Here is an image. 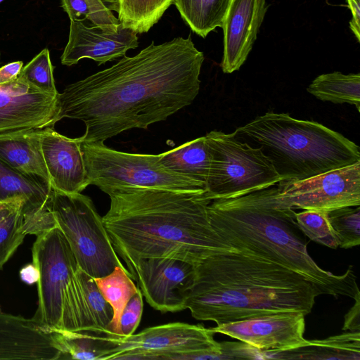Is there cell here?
<instances>
[{"label": "cell", "instance_id": "1", "mask_svg": "<svg viewBox=\"0 0 360 360\" xmlns=\"http://www.w3.org/2000/svg\"><path fill=\"white\" fill-rule=\"evenodd\" d=\"M204 60L191 37L152 41L136 55L68 85L58 96L56 122L82 121L86 130L79 139L92 143L146 129L193 103Z\"/></svg>", "mask_w": 360, "mask_h": 360}, {"label": "cell", "instance_id": "2", "mask_svg": "<svg viewBox=\"0 0 360 360\" xmlns=\"http://www.w3.org/2000/svg\"><path fill=\"white\" fill-rule=\"evenodd\" d=\"M105 193L110 205L103 224L134 280L141 259L172 258L195 266L213 254L235 250L210 223L212 200L205 191L129 186Z\"/></svg>", "mask_w": 360, "mask_h": 360}, {"label": "cell", "instance_id": "3", "mask_svg": "<svg viewBox=\"0 0 360 360\" xmlns=\"http://www.w3.org/2000/svg\"><path fill=\"white\" fill-rule=\"evenodd\" d=\"M320 295L297 272L233 250L213 254L195 266L185 306L194 319L219 325L288 311L307 316Z\"/></svg>", "mask_w": 360, "mask_h": 360}, {"label": "cell", "instance_id": "4", "mask_svg": "<svg viewBox=\"0 0 360 360\" xmlns=\"http://www.w3.org/2000/svg\"><path fill=\"white\" fill-rule=\"evenodd\" d=\"M208 214L214 229L232 249L297 272L321 294L353 299L359 294L351 266L343 274L335 275L321 268L309 255L295 209L281 199L278 186L213 200Z\"/></svg>", "mask_w": 360, "mask_h": 360}, {"label": "cell", "instance_id": "5", "mask_svg": "<svg viewBox=\"0 0 360 360\" xmlns=\"http://www.w3.org/2000/svg\"><path fill=\"white\" fill-rule=\"evenodd\" d=\"M259 148L283 181L303 180L360 162L359 147L315 121L268 112L233 132Z\"/></svg>", "mask_w": 360, "mask_h": 360}, {"label": "cell", "instance_id": "6", "mask_svg": "<svg viewBox=\"0 0 360 360\" xmlns=\"http://www.w3.org/2000/svg\"><path fill=\"white\" fill-rule=\"evenodd\" d=\"M205 136L210 154L205 192L212 200L241 196L282 181L260 149L241 142L233 132L214 130Z\"/></svg>", "mask_w": 360, "mask_h": 360}, {"label": "cell", "instance_id": "7", "mask_svg": "<svg viewBox=\"0 0 360 360\" xmlns=\"http://www.w3.org/2000/svg\"><path fill=\"white\" fill-rule=\"evenodd\" d=\"M51 210L82 271L95 278L107 276L116 266L126 268L89 197L52 189Z\"/></svg>", "mask_w": 360, "mask_h": 360}, {"label": "cell", "instance_id": "8", "mask_svg": "<svg viewBox=\"0 0 360 360\" xmlns=\"http://www.w3.org/2000/svg\"><path fill=\"white\" fill-rule=\"evenodd\" d=\"M89 184L105 193L121 187L204 191L202 184L166 169L160 155L115 150L104 143L82 142Z\"/></svg>", "mask_w": 360, "mask_h": 360}, {"label": "cell", "instance_id": "9", "mask_svg": "<svg viewBox=\"0 0 360 360\" xmlns=\"http://www.w3.org/2000/svg\"><path fill=\"white\" fill-rule=\"evenodd\" d=\"M215 333L212 328L181 322L127 336L110 333L115 347L105 360H221V344L214 340Z\"/></svg>", "mask_w": 360, "mask_h": 360}, {"label": "cell", "instance_id": "10", "mask_svg": "<svg viewBox=\"0 0 360 360\" xmlns=\"http://www.w3.org/2000/svg\"><path fill=\"white\" fill-rule=\"evenodd\" d=\"M32 252L33 264L39 274L38 307L33 319L60 329L64 296L79 266L57 226L37 236Z\"/></svg>", "mask_w": 360, "mask_h": 360}, {"label": "cell", "instance_id": "11", "mask_svg": "<svg viewBox=\"0 0 360 360\" xmlns=\"http://www.w3.org/2000/svg\"><path fill=\"white\" fill-rule=\"evenodd\" d=\"M279 197L293 209L329 212L360 205V162L303 180L281 181Z\"/></svg>", "mask_w": 360, "mask_h": 360}, {"label": "cell", "instance_id": "12", "mask_svg": "<svg viewBox=\"0 0 360 360\" xmlns=\"http://www.w3.org/2000/svg\"><path fill=\"white\" fill-rule=\"evenodd\" d=\"M134 271L143 296L153 308L162 313L186 309L194 265L172 258L141 259Z\"/></svg>", "mask_w": 360, "mask_h": 360}, {"label": "cell", "instance_id": "13", "mask_svg": "<svg viewBox=\"0 0 360 360\" xmlns=\"http://www.w3.org/2000/svg\"><path fill=\"white\" fill-rule=\"evenodd\" d=\"M261 352L285 351L304 344L305 315L288 311L228 322L212 328Z\"/></svg>", "mask_w": 360, "mask_h": 360}, {"label": "cell", "instance_id": "14", "mask_svg": "<svg viewBox=\"0 0 360 360\" xmlns=\"http://www.w3.org/2000/svg\"><path fill=\"white\" fill-rule=\"evenodd\" d=\"M58 96L32 88L19 75L0 84V136L53 127Z\"/></svg>", "mask_w": 360, "mask_h": 360}, {"label": "cell", "instance_id": "15", "mask_svg": "<svg viewBox=\"0 0 360 360\" xmlns=\"http://www.w3.org/2000/svg\"><path fill=\"white\" fill-rule=\"evenodd\" d=\"M0 359L56 360L62 352L52 328L0 311Z\"/></svg>", "mask_w": 360, "mask_h": 360}, {"label": "cell", "instance_id": "16", "mask_svg": "<svg viewBox=\"0 0 360 360\" xmlns=\"http://www.w3.org/2000/svg\"><path fill=\"white\" fill-rule=\"evenodd\" d=\"M51 192L52 188L0 159V202H24L22 215L26 235L38 236L57 226L51 210Z\"/></svg>", "mask_w": 360, "mask_h": 360}, {"label": "cell", "instance_id": "17", "mask_svg": "<svg viewBox=\"0 0 360 360\" xmlns=\"http://www.w3.org/2000/svg\"><path fill=\"white\" fill-rule=\"evenodd\" d=\"M266 0H231L223 20L224 73L239 70L246 60L267 11Z\"/></svg>", "mask_w": 360, "mask_h": 360}, {"label": "cell", "instance_id": "18", "mask_svg": "<svg viewBox=\"0 0 360 360\" xmlns=\"http://www.w3.org/2000/svg\"><path fill=\"white\" fill-rule=\"evenodd\" d=\"M40 141L53 190L75 194L90 185L79 138L70 139L46 127L41 129Z\"/></svg>", "mask_w": 360, "mask_h": 360}, {"label": "cell", "instance_id": "19", "mask_svg": "<svg viewBox=\"0 0 360 360\" xmlns=\"http://www.w3.org/2000/svg\"><path fill=\"white\" fill-rule=\"evenodd\" d=\"M139 46L136 33L120 26L115 33H106L83 21L70 20L68 41L60 57L63 65L71 66L90 58L102 65L125 56Z\"/></svg>", "mask_w": 360, "mask_h": 360}, {"label": "cell", "instance_id": "20", "mask_svg": "<svg viewBox=\"0 0 360 360\" xmlns=\"http://www.w3.org/2000/svg\"><path fill=\"white\" fill-rule=\"evenodd\" d=\"M41 129L0 136V159L51 188L41 148Z\"/></svg>", "mask_w": 360, "mask_h": 360}, {"label": "cell", "instance_id": "21", "mask_svg": "<svg viewBox=\"0 0 360 360\" xmlns=\"http://www.w3.org/2000/svg\"><path fill=\"white\" fill-rule=\"evenodd\" d=\"M265 359H360V332H346L323 340H307L294 349L262 352Z\"/></svg>", "mask_w": 360, "mask_h": 360}, {"label": "cell", "instance_id": "22", "mask_svg": "<svg viewBox=\"0 0 360 360\" xmlns=\"http://www.w3.org/2000/svg\"><path fill=\"white\" fill-rule=\"evenodd\" d=\"M160 163L167 169L206 186L210 154L205 136L188 141L160 154Z\"/></svg>", "mask_w": 360, "mask_h": 360}, {"label": "cell", "instance_id": "23", "mask_svg": "<svg viewBox=\"0 0 360 360\" xmlns=\"http://www.w3.org/2000/svg\"><path fill=\"white\" fill-rule=\"evenodd\" d=\"M62 359L105 360L115 347L109 333L53 328Z\"/></svg>", "mask_w": 360, "mask_h": 360}, {"label": "cell", "instance_id": "24", "mask_svg": "<svg viewBox=\"0 0 360 360\" xmlns=\"http://www.w3.org/2000/svg\"><path fill=\"white\" fill-rule=\"evenodd\" d=\"M307 91L318 99L333 103L354 105L360 110V74L340 72L323 74L316 77Z\"/></svg>", "mask_w": 360, "mask_h": 360}, {"label": "cell", "instance_id": "25", "mask_svg": "<svg viewBox=\"0 0 360 360\" xmlns=\"http://www.w3.org/2000/svg\"><path fill=\"white\" fill-rule=\"evenodd\" d=\"M231 0H174L181 17L198 35L205 38L221 27Z\"/></svg>", "mask_w": 360, "mask_h": 360}, {"label": "cell", "instance_id": "26", "mask_svg": "<svg viewBox=\"0 0 360 360\" xmlns=\"http://www.w3.org/2000/svg\"><path fill=\"white\" fill-rule=\"evenodd\" d=\"M117 18L123 28L147 32L162 18L174 0H116Z\"/></svg>", "mask_w": 360, "mask_h": 360}, {"label": "cell", "instance_id": "27", "mask_svg": "<svg viewBox=\"0 0 360 360\" xmlns=\"http://www.w3.org/2000/svg\"><path fill=\"white\" fill-rule=\"evenodd\" d=\"M131 279L127 269L121 266H116L107 276L94 278L99 290L113 311L110 330L117 335L122 311L139 289Z\"/></svg>", "mask_w": 360, "mask_h": 360}, {"label": "cell", "instance_id": "28", "mask_svg": "<svg viewBox=\"0 0 360 360\" xmlns=\"http://www.w3.org/2000/svg\"><path fill=\"white\" fill-rule=\"evenodd\" d=\"M61 6L70 20H89L106 33H115L120 23L113 11L117 12L116 0H60Z\"/></svg>", "mask_w": 360, "mask_h": 360}, {"label": "cell", "instance_id": "29", "mask_svg": "<svg viewBox=\"0 0 360 360\" xmlns=\"http://www.w3.org/2000/svg\"><path fill=\"white\" fill-rule=\"evenodd\" d=\"M23 206L21 200L0 202V270L26 236L22 215Z\"/></svg>", "mask_w": 360, "mask_h": 360}, {"label": "cell", "instance_id": "30", "mask_svg": "<svg viewBox=\"0 0 360 360\" xmlns=\"http://www.w3.org/2000/svg\"><path fill=\"white\" fill-rule=\"evenodd\" d=\"M339 247L352 248L360 244V207H344L328 212Z\"/></svg>", "mask_w": 360, "mask_h": 360}, {"label": "cell", "instance_id": "31", "mask_svg": "<svg viewBox=\"0 0 360 360\" xmlns=\"http://www.w3.org/2000/svg\"><path fill=\"white\" fill-rule=\"evenodd\" d=\"M295 216L300 229L310 240L332 249L339 247L327 212L304 210L301 212H295Z\"/></svg>", "mask_w": 360, "mask_h": 360}, {"label": "cell", "instance_id": "32", "mask_svg": "<svg viewBox=\"0 0 360 360\" xmlns=\"http://www.w3.org/2000/svg\"><path fill=\"white\" fill-rule=\"evenodd\" d=\"M77 276L82 285L89 309L100 332L109 333L113 311L99 290L94 278L79 267Z\"/></svg>", "mask_w": 360, "mask_h": 360}, {"label": "cell", "instance_id": "33", "mask_svg": "<svg viewBox=\"0 0 360 360\" xmlns=\"http://www.w3.org/2000/svg\"><path fill=\"white\" fill-rule=\"evenodd\" d=\"M53 72L49 50L45 48L22 67L19 77L32 88L57 96Z\"/></svg>", "mask_w": 360, "mask_h": 360}, {"label": "cell", "instance_id": "34", "mask_svg": "<svg viewBox=\"0 0 360 360\" xmlns=\"http://www.w3.org/2000/svg\"><path fill=\"white\" fill-rule=\"evenodd\" d=\"M143 310V295L139 287L124 308L119 323L118 335H131L139 326Z\"/></svg>", "mask_w": 360, "mask_h": 360}, {"label": "cell", "instance_id": "35", "mask_svg": "<svg viewBox=\"0 0 360 360\" xmlns=\"http://www.w3.org/2000/svg\"><path fill=\"white\" fill-rule=\"evenodd\" d=\"M221 359H265L264 353L241 342H221Z\"/></svg>", "mask_w": 360, "mask_h": 360}, {"label": "cell", "instance_id": "36", "mask_svg": "<svg viewBox=\"0 0 360 360\" xmlns=\"http://www.w3.org/2000/svg\"><path fill=\"white\" fill-rule=\"evenodd\" d=\"M354 300L355 303L345 316L342 329L351 332H360V294Z\"/></svg>", "mask_w": 360, "mask_h": 360}, {"label": "cell", "instance_id": "37", "mask_svg": "<svg viewBox=\"0 0 360 360\" xmlns=\"http://www.w3.org/2000/svg\"><path fill=\"white\" fill-rule=\"evenodd\" d=\"M23 67L20 60L9 63L0 68V84L8 82L20 75Z\"/></svg>", "mask_w": 360, "mask_h": 360}, {"label": "cell", "instance_id": "38", "mask_svg": "<svg viewBox=\"0 0 360 360\" xmlns=\"http://www.w3.org/2000/svg\"><path fill=\"white\" fill-rule=\"evenodd\" d=\"M348 6L352 11V18L349 22V27L359 41L360 40V1L347 0Z\"/></svg>", "mask_w": 360, "mask_h": 360}, {"label": "cell", "instance_id": "39", "mask_svg": "<svg viewBox=\"0 0 360 360\" xmlns=\"http://www.w3.org/2000/svg\"><path fill=\"white\" fill-rule=\"evenodd\" d=\"M20 277L24 283L32 285L37 283L39 278V271L34 264H28L20 271Z\"/></svg>", "mask_w": 360, "mask_h": 360}, {"label": "cell", "instance_id": "40", "mask_svg": "<svg viewBox=\"0 0 360 360\" xmlns=\"http://www.w3.org/2000/svg\"><path fill=\"white\" fill-rule=\"evenodd\" d=\"M1 52H0V64H1Z\"/></svg>", "mask_w": 360, "mask_h": 360}, {"label": "cell", "instance_id": "41", "mask_svg": "<svg viewBox=\"0 0 360 360\" xmlns=\"http://www.w3.org/2000/svg\"><path fill=\"white\" fill-rule=\"evenodd\" d=\"M4 0H0V3L2 2Z\"/></svg>", "mask_w": 360, "mask_h": 360}, {"label": "cell", "instance_id": "42", "mask_svg": "<svg viewBox=\"0 0 360 360\" xmlns=\"http://www.w3.org/2000/svg\"><path fill=\"white\" fill-rule=\"evenodd\" d=\"M359 1H360V0H359Z\"/></svg>", "mask_w": 360, "mask_h": 360}]
</instances>
